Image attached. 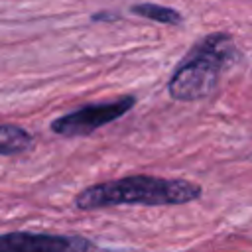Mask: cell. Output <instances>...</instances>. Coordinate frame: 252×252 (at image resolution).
Returning a JSON list of instances; mask_svg holds the SVG:
<instances>
[{"mask_svg":"<svg viewBox=\"0 0 252 252\" xmlns=\"http://www.w3.org/2000/svg\"><path fill=\"white\" fill-rule=\"evenodd\" d=\"M201 193V185L185 179L128 175L85 187L75 197V207L81 211H94L116 205H185L197 201Z\"/></svg>","mask_w":252,"mask_h":252,"instance_id":"obj_1","label":"cell"},{"mask_svg":"<svg viewBox=\"0 0 252 252\" xmlns=\"http://www.w3.org/2000/svg\"><path fill=\"white\" fill-rule=\"evenodd\" d=\"M238 51L228 33H211L191 47L187 57L169 77V96L181 102L209 96L220 77V69L234 63Z\"/></svg>","mask_w":252,"mask_h":252,"instance_id":"obj_2","label":"cell"},{"mask_svg":"<svg viewBox=\"0 0 252 252\" xmlns=\"http://www.w3.org/2000/svg\"><path fill=\"white\" fill-rule=\"evenodd\" d=\"M136 104V96L126 94L110 102H96L81 106L69 114H63L51 122V130L59 136L77 138V136H89L100 126H106L120 116H124L128 110H132Z\"/></svg>","mask_w":252,"mask_h":252,"instance_id":"obj_3","label":"cell"},{"mask_svg":"<svg viewBox=\"0 0 252 252\" xmlns=\"http://www.w3.org/2000/svg\"><path fill=\"white\" fill-rule=\"evenodd\" d=\"M93 242L79 234L6 232L0 234V252H89Z\"/></svg>","mask_w":252,"mask_h":252,"instance_id":"obj_4","label":"cell"},{"mask_svg":"<svg viewBox=\"0 0 252 252\" xmlns=\"http://www.w3.org/2000/svg\"><path fill=\"white\" fill-rule=\"evenodd\" d=\"M33 146V136L16 124H0V156H16Z\"/></svg>","mask_w":252,"mask_h":252,"instance_id":"obj_5","label":"cell"},{"mask_svg":"<svg viewBox=\"0 0 252 252\" xmlns=\"http://www.w3.org/2000/svg\"><path fill=\"white\" fill-rule=\"evenodd\" d=\"M130 10L136 16H142V18H148V20H154V22H159V24H165V26H177L183 20L181 12H177L175 8L161 6V4H152V2L134 4Z\"/></svg>","mask_w":252,"mask_h":252,"instance_id":"obj_6","label":"cell"},{"mask_svg":"<svg viewBox=\"0 0 252 252\" xmlns=\"http://www.w3.org/2000/svg\"><path fill=\"white\" fill-rule=\"evenodd\" d=\"M114 18H116V16H110V14H104V12L93 16V20H114Z\"/></svg>","mask_w":252,"mask_h":252,"instance_id":"obj_7","label":"cell"},{"mask_svg":"<svg viewBox=\"0 0 252 252\" xmlns=\"http://www.w3.org/2000/svg\"><path fill=\"white\" fill-rule=\"evenodd\" d=\"M102 252H110V250H102Z\"/></svg>","mask_w":252,"mask_h":252,"instance_id":"obj_8","label":"cell"}]
</instances>
